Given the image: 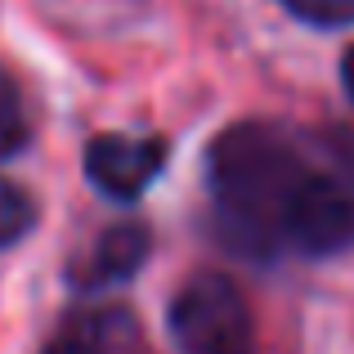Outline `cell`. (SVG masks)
Listing matches in <instances>:
<instances>
[{
  "mask_svg": "<svg viewBox=\"0 0 354 354\" xmlns=\"http://www.w3.org/2000/svg\"><path fill=\"white\" fill-rule=\"evenodd\" d=\"M314 166L283 130L242 121L211 144L207 175L211 202L225 234L251 256H274L292 247V225L301 198L310 193Z\"/></svg>",
  "mask_w": 354,
  "mask_h": 354,
  "instance_id": "obj_1",
  "label": "cell"
},
{
  "mask_svg": "<svg viewBox=\"0 0 354 354\" xmlns=\"http://www.w3.org/2000/svg\"><path fill=\"white\" fill-rule=\"evenodd\" d=\"M171 341L180 354H256V328L238 283L193 274L171 301Z\"/></svg>",
  "mask_w": 354,
  "mask_h": 354,
  "instance_id": "obj_2",
  "label": "cell"
},
{
  "mask_svg": "<svg viewBox=\"0 0 354 354\" xmlns=\"http://www.w3.org/2000/svg\"><path fill=\"white\" fill-rule=\"evenodd\" d=\"M166 166V144L157 135H99L86 148V175L99 193L135 202Z\"/></svg>",
  "mask_w": 354,
  "mask_h": 354,
  "instance_id": "obj_3",
  "label": "cell"
},
{
  "mask_svg": "<svg viewBox=\"0 0 354 354\" xmlns=\"http://www.w3.org/2000/svg\"><path fill=\"white\" fill-rule=\"evenodd\" d=\"M144 251H148V234L144 229H113L104 242L95 247V283H113V278H126L144 265Z\"/></svg>",
  "mask_w": 354,
  "mask_h": 354,
  "instance_id": "obj_4",
  "label": "cell"
},
{
  "mask_svg": "<svg viewBox=\"0 0 354 354\" xmlns=\"http://www.w3.org/2000/svg\"><path fill=\"white\" fill-rule=\"evenodd\" d=\"M27 144V113L18 86L0 72V157H14Z\"/></svg>",
  "mask_w": 354,
  "mask_h": 354,
  "instance_id": "obj_5",
  "label": "cell"
},
{
  "mask_svg": "<svg viewBox=\"0 0 354 354\" xmlns=\"http://www.w3.org/2000/svg\"><path fill=\"white\" fill-rule=\"evenodd\" d=\"M32 198H27L18 184L0 180V247H14L18 238L32 229Z\"/></svg>",
  "mask_w": 354,
  "mask_h": 354,
  "instance_id": "obj_6",
  "label": "cell"
},
{
  "mask_svg": "<svg viewBox=\"0 0 354 354\" xmlns=\"http://www.w3.org/2000/svg\"><path fill=\"white\" fill-rule=\"evenodd\" d=\"M296 18L314 27H346L354 23V0H283Z\"/></svg>",
  "mask_w": 354,
  "mask_h": 354,
  "instance_id": "obj_7",
  "label": "cell"
},
{
  "mask_svg": "<svg viewBox=\"0 0 354 354\" xmlns=\"http://www.w3.org/2000/svg\"><path fill=\"white\" fill-rule=\"evenodd\" d=\"M45 354H99V346L90 337H77V332H63L59 341H54Z\"/></svg>",
  "mask_w": 354,
  "mask_h": 354,
  "instance_id": "obj_8",
  "label": "cell"
},
{
  "mask_svg": "<svg viewBox=\"0 0 354 354\" xmlns=\"http://www.w3.org/2000/svg\"><path fill=\"white\" fill-rule=\"evenodd\" d=\"M341 81H346V95L354 99V50H346V59H341Z\"/></svg>",
  "mask_w": 354,
  "mask_h": 354,
  "instance_id": "obj_9",
  "label": "cell"
}]
</instances>
